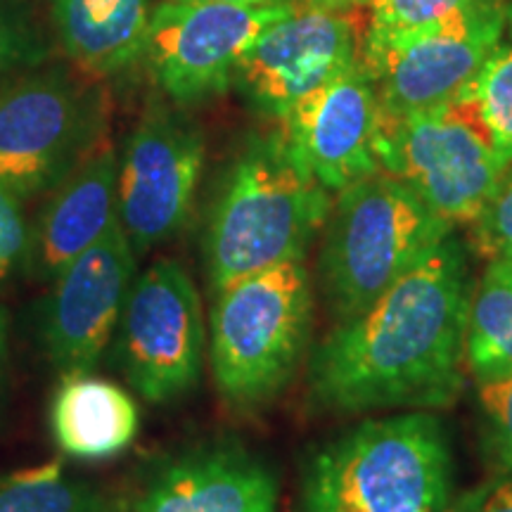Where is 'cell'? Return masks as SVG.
<instances>
[{
	"label": "cell",
	"instance_id": "7402d4cb",
	"mask_svg": "<svg viewBox=\"0 0 512 512\" xmlns=\"http://www.w3.org/2000/svg\"><path fill=\"white\" fill-rule=\"evenodd\" d=\"M491 0H363L366 34H396L458 17Z\"/></svg>",
	"mask_w": 512,
	"mask_h": 512
},
{
	"label": "cell",
	"instance_id": "8fae6325",
	"mask_svg": "<svg viewBox=\"0 0 512 512\" xmlns=\"http://www.w3.org/2000/svg\"><path fill=\"white\" fill-rule=\"evenodd\" d=\"M98 102L60 74L0 95V181L22 200L53 190L95 145Z\"/></svg>",
	"mask_w": 512,
	"mask_h": 512
},
{
	"label": "cell",
	"instance_id": "9c48e42d",
	"mask_svg": "<svg viewBox=\"0 0 512 512\" xmlns=\"http://www.w3.org/2000/svg\"><path fill=\"white\" fill-rule=\"evenodd\" d=\"M292 10L294 3L245 8L164 0L152 12L145 46L159 88L178 107L223 93L256 38Z\"/></svg>",
	"mask_w": 512,
	"mask_h": 512
},
{
	"label": "cell",
	"instance_id": "cb8c5ba5",
	"mask_svg": "<svg viewBox=\"0 0 512 512\" xmlns=\"http://www.w3.org/2000/svg\"><path fill=\"white\" fill-rule=\"evenodd\" d=\"M470 247L484 261H512V164L479 219L470 228Z\"/></svg>",
	"mask_w": 512,
	"mask_h": 512
},
{
	"label": "cell",
	"instance_id": "f1b7e54d",
	"mask_svg": "<svg viewBox=\"0 0 512 512\" xmlns=\"http://www.w3.org/2000/svg\"><path fill=\"white\" fill-rule=\"evenodd\" d=\"M299 8H316V10H342L349 8L347 0H294Z\"/></svg>",
	"mask_w": 512,
	"mask_h": 512
},
{
	"label": "cell",
	"instance_id": "6da1fadb",
	"mask_svg": "<svg viewBox=\"0 0 512 512\" xmlns=\"http://www.w3.org/2000/svg\"><path fill=\"white\" fill-rule=\"evenodd\" d=\"M472 287L465 242L451 233L320 339L309 358L311 401L332 413L451 406L467 373Z\"/></svg>",
	"mask_w": 512,
	"mask_h": 512
},
{
	"label": "cell",
	"instance_id": "1f68e13d",
	"mask_svg": "<svg viewBox=\"0 0 512 512\" xmlns=\"http://www.w3.org/2000/svg\"><path fill=\"white\" fill-rule=\"evenodd\" d=\"M349 8H354V5H363V0H347Z\"/></svg>",
	"mask_w": 512,
	"mask_h": 512
},
{
	"label": "cell",
	"instance_id": "4fadbf2b",
	"mask_svg": "<svg viewBox=\"0 0 512 512\" xmlns=\"http://www.w3.org/2000/svg\"><path fill=\"white\" fill-rule=\"evenodd\" d=\"M136 259L119 221L53 280L43 344L57 373H93L100 366L136 280Z\"/></svg>",
	"mask_w": 512,
	"mask_h": 512
},
{
	"label": "cell",
	"instance_id": "603a6c76",
	"mask_svg": "<svg viewBox=\"0 0 512 512\" xmlns=\"http://www.w3.org/2000/svg\"><path fill=\"white\" fill-rule=\"evenodd\" d=\"M484 413V451L491 472L512 475V375L477 384Z\"/></svg>",
	"mask_w": 512,
	"mask_h": 512
},
{
	"label": "cell",
	"instance_id": "4dcf8cb0",
	"mask_svg": "<svg viewBox=\"0 0 512 512\" xmlns=\"http://www.w3.org/2000/svg\"><path fill=\"white\" fill-rule=\"evenodd\" d=\"M505 27H508L512 34V0H508V5H505Z\"/></svg>",
	"mask_w": 512,
	"mask_h": 512
},
{
	"label": "cell",
	"instance_id": "9a60e30c",
	"mask_svg": "<svg viewBox=\"0 0 512 512\" xmlns=\"http://www.w3.org/2000/svg\"><path fill=\"white\" fill-rule=\"evenodd\" d=\"M119 159L107 140L62 178L41 209L29 235L24 268L38 280H53L74 259L119 223Z\"/></svg>",
	"mask_w": 512,
	"mask_h": 512
},
{
	"label": "cell",
	"instance_id": "d4e9b609",
	"mask_svg": "<svg viewBox=\"0 0 512 512\" xmlns=\"http://www.w3.org/2000/svg\"><path fill=\"white\" fill-rule=\"evenodd\" d=\"M22 197L0 181V292L19 266L27 264L31 228L24 216Z\"/></svg>",
	"mask_w": 512,
	"mask_h": 512
},
{
	"label": "cell",
	"instance_id": "277c9868",
	"mask_svg": "<svg viewBox=\"0 0 512 512\" xmlns=\"http://www.w3.org/2000/svg\"><path fill=\"white\" fill-rule=\"evenodd\" d=\"M323 233L320 290L335 320H347L441 245L453 226L380 169L337 192Z\"/></svg>",
	"mask_w": 512,
	"mask_h": 512
},
{
	"label": "cell",
	"instance_id": "8992f818",
	"mask_svg": "<svg viewBox=\"0 0 512 512\" xmlns=\"http://www.w3.org/2000/svg\"><path fill=\"white\" fill-rule=\"evenodd\" d=\"M375 150L380 169L453 228L479 219L510 166L463 98L408 114L380 107Z\"/></svg>",
	"mask_w": 512,
	"mask_h": 512
},
{
	"label": "cell",
	"instance_id": "d6986e66",
	"mask_svg": "<svg viewBox=\"0 0 512 512\" xmlns=\"http://www.w3.org/2000/svg\"><path fill=\"white\" fill-rule=\"evenodd\" d=\"M465 368L477 384L512 375V261H486L472 287Z\"/></svg>",
	"mask_w": 512,
	"mask_h": 512
},
{
	"label": "cell",
	"instance_id": "7a4b0ae2",
	"mask_svg": "<svg viewBox=\"0 0 512 512\" xmlns=\"http://www.w3.org/2000/svg\"><path fill=\"white\" fill-rule=\"evenodd\" d=\"M330 209L332 192L294 155L283 128L249 140L230 166L204 228L211 290L302 261Z\"/></svg>",
	"mask_w": 512,
	"mask_h": 512
},
{
	"label": "cell",
	"instance_id": "3957f363",
	"mask_svg": "<svg viewBox=\"0 0 512 512\" xmlns=\"http://www.w3.org/2000/svg\"><path fill=\"white\" fill-rule=\"evenodd\" d=\"M453 460L437 415L363 420L304 467L297 512H448Z\"/></svg>",
	"mask_w": 512,
	"mask_h": 512
},
{
	"label": "cell",
	"instance_id": "52a82bcc",
	"mask_svg": "<svg viewBox=\"0 0 512 512\" xmlns=\"http://www.w3.org/2000/svg\"><path fill=\"white\" fill-rule=\"evenodd\" d=\"M114 363L140 399L164 406L197 387L207 354L202 299L176 259L136 275L121 311Z\"/></svg>",
	"mask_w": 512,
	"mask_h": 512
},
{
	"label": "cell",
	"instance_id": "2e32d148",
	"mask_svg": "<svg viewBox=\"0 0 512 512\" xmlns=\"http://www.w3.org/2000/svg\"><path fill=\"white\" fill-rule=\"evenodd\" d=\"M128 512H278V479L242 448H197L159 467Z\"/></svg>",
	"mask_w": 512,
	"mask_h": 512
},
{
	"label": "cell",
	"instance_id": "44dd1931",
	"mask_svg": "<svg viewBox=\"0 0 512 512\" xmlns=\"http://www.w3.org/2000/svg\"><path fill=\"white\" fill-rule=\"evenodd\" d=\"M460 98L475 112L498 155L512 164V43H498Z\"/></svg>",
	"mask_w": 512,
	"mask_h": 512
},
{
	"label": "cell",
	"instance_id": "5bb4252c",
	"mask_svg": "<svg viewBox=\"0 0 512 512\" xmlns=\"http://www.w3.org/2000/svg\"><path fill=\"white\" fill-rule=\"evenodd\" d=\"M280 124L294 155L330 192L380 171V98L361 57L294 102Z\"/></svg>",
	"mask_w": 512,
	"mask_h": 512
},
{
	"label": "cell",
	"instance_id": "ba28073f",
	"mask_svg": "<svg viewBox=\"0 0 512 512\" xmlns=\"http://www.w3.org/2000/svg\"><path fill=\"white\" fill-rule=\"evenodd\" d=\"M508 0H491L427 27L366 34L361 64L384 112L408 114L458 100L501 43Z\"/></svg>",
	"mask_w": 512,
	"mask_h": 512
},
{
	"label": "cell",
	"instance_id": "7c38bea8",
	"mask_svg": "<svg viewBox=\"0 0 512 512\" xmlns=\"http://www.w3.org/2000/svg\"><path fill=\"white\" fill-rule=\"evenodd\" d=\"M363 31L358 5L342 10L294 5L242 55L235 81L261 112L280 121L294 102L361 57Z\"/></svg>",
	"mask_w": 512,
	"mask_h": 512
},
{
	"label": "cell",
	"instance_id": "ac0fdd59",
	"mask_svg": "<svg viewBox=\"0 0 512 512\" xmlns=\"http://www.w3.org/2000/svg\"><path fill=\"white\" fill-rule=\"evenodd\" d=\"M60 41L74 64L110 76L145 55L150 0H53Z\"/></svg>",
	"mask_w": 512,
	"mask_h": 512
},
{
	"label": "cell",
	"instance_id": "83f0119b",
	"mask_svg": "<svg viewBox=\"0 0 512 512\" xmlns=\"http://www.w3.org/2000/svg\"><path fill=\"white\" fill-rule=\"evenodd\" d=\"M181 3H221V5H245V8H264V5H283L294 0H181Z\"/></svg>",
	"mask_w": 512,
	"mask_h": 512
},
{
	"label": "cell",
	"instance_id": "e0dca14e",
	"mask_svg": "<svg viewBox=\"0 0 512 512\" xmlns=\"http://www.w3.org/2000/svg\"><path fill=\"white\" fill-rule=\"evenodd\" d=\"M50 430L69 458L110 460L136 441L140 413L119 384L93 373L62 375L50 401Z\"/></svg>",
	"mask_w": 512,
	"mask_h": 512
},
{
	"label": "cell",
	"instance_id": "30bf717a",
	"mask_svg": "<svg viewBox=\"0 0 512 512\" xmlns=\"http://www.w3.org/2000/svg\"><path fill=\"white\" fill-rule=\"evenodd\" d=\"M204 166L200 128L152 100L119 162V221L136 254L164 245L190 219Z\"/></svg>",
	"mask_w": 512,
	"mask_h": 512
},
{
	"label": "cell",
	"instance_id": "5b68a950",
	"mask_svg": "<svg viewBox=\"0 0 512 512\" xmlns=\"http://www.w3.org/2000/svg\"><path fill=\"white\" fill-rule=\"evenodd\" d=\"M209 361L228 406L261 408L294 380L311 339L313 285L302 261L266 268L214 292Z\"/></svg>",
	"mask_w": 512,
	"mask_h": 512
},
{
	"label": "cell",
	"instance_id": "f546056e",
	"mask_svg": "<svg viewBox=\"0 0 512 512\" xmlns=\"http://www.w3.org/2000/svg\"><path fill=\"white\" fill-rule=\"evenodd\" d=\"M5 349H8V318H5V311L0 309V373H3Z\"/></svg>",
	"mask_w": 512,
	"mask_h": 512
},
{
	"label": "cell",
	"instance_id": "ffe728a7",
	"mask_svg": "<svg viewBox=\"0 0 512 512\" xmlns=\"http://www.w3.org/2000/svg\"><path fill=\"white\" fill-rule=\"evenodd\" d=\"M128 505L105 486L69 475L57 460L0 475V512H128Z\"/></svg>",
	"mask_w": 512,
	"mask_h": 512
},
{
	"label": "cell",
	"instance_id": "484cf974",
	"mask_svg": "<svg viewBox=\"0 0 512 512\" xmlns=\"http://www.w3.org/2000/svg\"><path fill=\"white\" fill-rule=\"evenodd\" d=\"M43 48L34 29L10 5L0 3V72L41 60Z\"/></svg>",
	"mask_w": 512,
	"mask_h": 512
},
{
	"label": "cell",
	"instance_id": "4316f807",
	"mask_svg": "<svg viewBox=\"0 0 512 512\" xmlns=\"http://www.w3.org/2000/svg\"><path fill=\"white\" fill-rule=\"evenodd\" d=\"M470 512H512V475L501 477V482Z\"/></svg>",
	"mask_w": 512,
	"mask_h": 512
}]
</instances>
